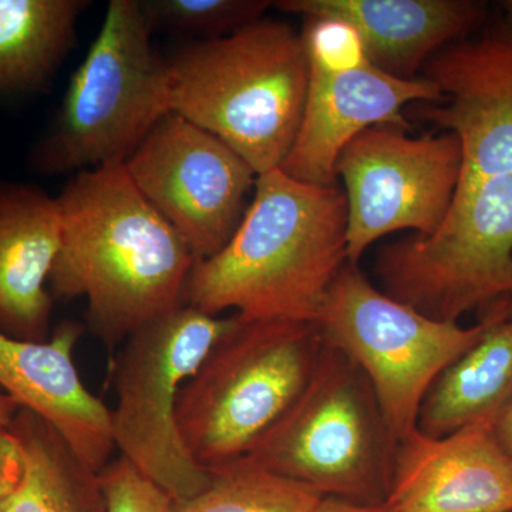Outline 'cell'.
Returning <instances> with one entry per match:
<instances>
[{
  "label": "cell",
  "instance_id": "obj_1",
  "mask_svg": "<svg viewBox=\"0 0 512 512\" xmlns=\"http://www.w3.org/2000/svg\"><path fill=\"white\" fill-rule=\"evenodd\" d=\"M57 201L62 247L50 291L59 299L86 298L87 328L107 349L185 305L197 259L124 165L74 174Z\"/></svg>",
  "mask_w": 512,
  "mask_h": 512
},
{
  "label": "cell",
  "instance_id": "obj_2",
  "mask_svg": "<svg viewBox=\"0 0 512 512\" xmlns=\"http://www.w3.org/2000/svg\"><path fill=\"white\" fill-rule=\"evenodd\" d=\"M348 201L338 185L258 175L254 197L227 245L198 261L185 305L212 316L316 322L348 264Z\"/></svg>",
  "mask_w": 512,
  "mask_h": 512
},
{
  "label": "cell",
  "instance_id": "obj_3",
  "mask_svg": "<svg viewBox=\"0 0 512 512\" xmlns=\"http://www.w3.org/2000/svg\"><path fill=\"white\" fill-rule=\"evenodd\" d=\"M167 107L220 138L256 174L281 168L301 126L309 63L301 33L261 19L165 60Z\"/></svg>",
  "mask_w": 512,
  "mask_h": 512
},
{
  "label": "cell",
  "instance_id": "obj_4",
  "mask_svg": "<svg viewBox=\"0 0 512 512\" xmlns=\"http://www.w3.org/2000/svg\"><path fill=\"white\" fill-rule=\"evenodd\" d=\"M323 346L316 322L234 313L178 397V430L192 460L214 471L248 456L301 396Z\"/></svg>",
  "mask_w": 512,
  "mask_h": 512
},
{
  "label": "cell",
  "instance_id": "obj_5",
  "mask_svg": "<svg viewBox=\"0 0 512 512\" xmlns=\"http://www.w3.org/2000/svg\"><path fill=\"white\" fill-rule=\"evenodd\" d=\"M397 448L365 373L325 343L301 396L239 463L325 498L380 505L392 484Z\"/></svg>",
  "mask_w": 512,
  "mask_h": 512
},
{
  "label": "cell",
  "instance_id": "obj_6",
  "mask_svg": "<svg viewBox=\"0 0 512 512\" xmlns=\"http://www.w3.org/2000/svg\"><path fill=\"white\" fill-rule=\"evenodd\" d=\"M511 313L512 298H503L468 328L429 318L375 288L348 262L330 286L316 325L325 343L365 373L400 444L417 430L421 404L441 373Z\"/></svg>",
  "mask_w": 512,
  "mask_h": 512
},
{
  "label": "cell",
  "instance_id": "obj_7",
  "mask_svg": "<svg viewBox=\"0 0 512 512\" xmlns=\"http://www.w3.org/2000/svg\"><path fill=\"white\" fill-rule=\"evenodd\" d=\"M138 0H111L74 72L55 127L35 154L46 174L124 165L165 114V60L151 45Z\"/></svg>",
  "mask_w": 512,
  "mask_h": 512
},
{
  "label": "cell",
  "instance_id": "obj_8",
  "mask_svg": "<svg viewBox=\"0 0 512 512\" xmlns=\"http://www.w3.org/2000/svg\"><path fill=\"white\" fill-rule=\"evenodd\" d=\"M232 316L221 318L183 305L134 332L113 363L117 404L111 410L120 456L170 495L174 504L190 500L212 480L181 439L177 404Z\"/></svg>",
  "mask_w": 512,
  "mask_h": 512
},
{
  "label": "cell",
  "instance_id": "obj_9",
  "mask_svg": "<svg viewBox=\"0 0 512 512\" xmlns=\"http://www.w3.org/2000/svg\"><path fill=\"white\" fill-rule=\"evenodd\" d=\"M460 171V141L448 131L410 137L404 128L377 126L353 138L336 163L348 201L350 264L393 232L436 234L453 205Z\"/></svg>",
  "mask_w": 512,
  "mask_h": 512
},
{
  "label": "cell",
  "instance_id": "obj_10",
  "mask_svg": "<svg viewBox=\"0 0 512 512\" xmlns=\"http://www.w3.org/2000/svg\"><path fill=\"white\" fill-rule=\"evenodd\" d=\"M128 177L198 261L228 244L258 174L220 138L167 113L124 163Z\"/></svg>",
  "mask_w": 512,
  "mask_h": 512
},
{
  "label": "cell",
  "instance_id": "obj_11",
  "mask_svg": "<svg viewBox=\"0 0 512 512\" xmlns=\"http://www.w3.org/2000/svg\"><path fill=\"white\" fill-rule=\"evenodd\" d=\"M441 100L439 87L426 77L397 79L373 64L345 74L309 70L301 126L279 170L302 183L336 185V163L353 138L377 126L409 130L407 104Z\"/></svg>",
  "mask_w": 512,
  "mask_h": 512
},
{
  "label": "cell",
  "instance_id": "obj_12",
  "mask_svg": "<svg viewBox=\"0 0 512 512\" xmlns=\"http://www.w3.org/2000/svg\"><path fill=\"white\" fill-rule=\"evenodd\" d=\"M494 424L447 436L414 430L400 441L387 512H512V467L494 439Z\"/></svg>",
  "mask_w": 512,
  "mask_h": 512
},
{
  "label": "cell",
  "instance_id": "obj_13",
  "mask_svg": "<svg viewBox=\"0 0 512 512\" xmlns=\"http://www.w3.org/2000/svg\"><path fill=\"white\" fill-rule=\"evenodd\" d=\"M84 326L60 323L52 338L28 342L0 330V387L22 409L46 420L87 467L99 473L116 450L111 409L94 396L74 365Z\"/></svg>",
  "mask_w": 512,
  "mask_h": 512
},
{
  "label": "cell",
  "instance_id": "obj_14",
  "mask_svg": "<svg viewBox=\"0 0 512 512\" xmlns=\"http://www.w3.org/2000/svg\"><path fill=\"white\" fill-rule=\"evenodd\" d=\"M282 12L305 18L333 16L352 23L377 69L413 80L431 57L461 42L484 22L473 0H281Z\"/></svg>",
  "mask_w": 512,
  "mask_h": 512
},
{
  "label": "cell",
  "instance_id": "obj_15",
  "mask_svg": "<svg viewBox=\"0 0 512 512\" xmlns=\"http://www.w3.org/2000/svg\"><path fill=\"white\" fill-rule=\"evenodd\" d=\"M62 247L57 198L25 185L0 188V330L45 342L53 295L46 288Z\"/></svg>",
  "mask_w": 512,
  "mask_h": 512
},
{
  "label": "cell",
  "instance_id": "obj_16",
  "mask_svg": "<svg viewBox=\"0 0 512 512\" xmlns=\"http://www.w3.org/2000/svg\"><path fill=\"white\" fill-rule=\"evenodd\" d=\"M0 512H106L99 473L46 420L20 409L0 429Z\"/></svg>",
  "mask_w": 512,
  "mask_h": 512
},
{
  "label": "cell",
  "instance_id": "obj_17",
  "mask_svg": "<svg viewBox=\"0 0 512 512\" xmlns=\"http://www.w3.org/2000/svg\"><path fill=\"white\" fill-rule=\"evenodd\" d=\"M511 397L512 313L441 373L421 404L417 430L437 439L471 424H494Z\"/></svg>",
  "mask_w": 512,
  "mask_h": 512
},
{
  "label": "cell",
  "instance_id": "obj_18",
  "mask_svg": "<svg viewBox=\"0 0 512 512\" xmlns=\"http://www.w3.org/2000/svg\"><path fill=\"white\" fill-rule=\"evenodd\" d=\"M86 0H0V93L43 86L69 52Z\"/></svg>",
  "mask_w": 512,
  "mask_h": 512
},
{
  "label": "cell",
  "instance_id": "obj_19",
  "mask_svg": "<svg viewBox=\"0 0 512 512\" xmlns=\"http://www.w3.org/2000/svg\"><path fill=\"white\" fill-rule=\"evenodd\" d=\"M211 473L204 491L173 503L171 512H316L325 498L306 485L239 461Z\"/></svg>",
  "mask_w": 512,
  "mask_h": 512
},
{
  "label": "cell",
  "instance_id": "obj_20",
  "mask_svg": "<svg viewBox=\"0 0 512 512\" xmlns=\"http://www.w3.org/2000/svg\"><path fill=\"white\" fill-rule=\"evenodd\" d=\"M151 33L222 39L258 20L274 6L269 0H138Z\"/></svg>",
  "mask_w": 512,
  "mask_h": 512
},
{
  "label": "cell",
  "instance_id": "obj_21",
  "mask_svg": "<svg viewBox=\"0 0 512 512\" xmlns=\"http://www.w3.org/2000/svg\"><path fill=\"white\" fill-rule=\"evenodd\" d=\"M301 35L311 72L345 74L372 64L362 35L348 20L305 18Z\"/></svg>",
  "mask_w": 512,
  "mask_h": 512
},
{
  "label": "cell",
  "instance_id": "obj_22",
  "mask_svg": "<svg viewBox=\"0 0 512 512\" xmlns=\"http://www.w3.org/2000/svg\"><path fill=\"white\" fill-rule=\"evenodd\" d=\"M106 512H171L173 500L127 458L117 457L99 471Z\"/></svg>",
  "mask_w": 512,
  "mask_h": 512
},
{
  "label": "cell",
  "instance_id": "obj_23",
  "mask_svg": "<svg viewBox=\"0 0 512 512\" xmlns=\"http://www.w3.org/2000/svg\"><path fill=\"white\" fill-rule=\"evenodd\" d=\"M493 433L501 453L512 467V397L495 419Z\"/></svg>",
  "mask_w": 512,
  "mask_h": 512
},
{
  "label": "cell",
  "instance_id": "obj_24",
  "mask_svg": "<svg viewBox=\"0 0 512 512\" xmlns=\"http://www.w3.org/2000/svg\"><path fill=\"white\" fill-rule=\"evenodd\" d=\"M316 512H387L383 504L369 505L350 503V501L338 500V498H323Z\"/></svg>",
  "mask_w": 512,
  "mask_h": 512
},
{
  "label": "cell",
  "instance_id": "obj_25",
  "mask_svg": "<svg viewBox=\"0 0 512 512\" xmlns=\"http://www.w3.org/2000/svg\"><path fill=\"white\" fill-rule=\"evenodd\" d=\"M20 409L22 407L19 406V403L0 387V429L8 427Z\"/></svg>",
  "mask_w": 512,
  "mask_h": 512
},
{
  "label": "cell",
  "instance_id": "obj_26",
  "mask_svg": "<svg viewBox=\"0 0 512 512\" xmlns=\"http://www.w3.org/2000/svg\"><path fill=\"white\" fill-rule=\"evenodd\" d=\"M505 13V29L512 33V0L503 3Z\"/></svg>",
  "mask_w": 512,
  "mask_h": 512
}]
</instances>
